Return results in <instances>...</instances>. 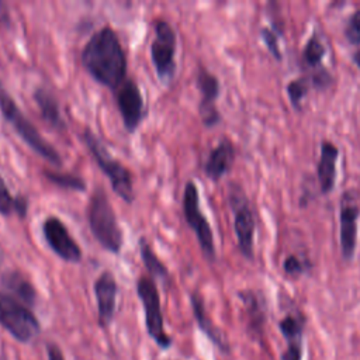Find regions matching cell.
Returning a JSON list of instances; mask_svg holds the SVG:
<instances>
[{
    "label": "cell",
    "mask_w": 360,
    "mask_h": 360,
    "mask_svg": "<svg viewBox=\"0 0 360 360\" xmlns=\"http://www.w3.org/2000/svg\"><path fill=\"white\" fill-rule=\"evenodd\" d=\"M82 63L97 83L112 91L127 79V55L117 32L110 25L91 34L82 51Z\"/></svg>",
    "instance_id": "obj_1"
},
{
    "label": "cell",
    "mask_w": 360,
    "mask_h": 360,
    "mask_svg": "<svg viewBox=\"0 0 360 360\" xmlns=\"http://www.w3.org/2000/svg\"><path fill=\"white\" fill-rule=\"evenodd\" d=\"M87 219L90 231L100 246L112 255H118L124 236L115 211L103 187H97L89 200Z\"/></svg>",
    "instance_id": "obj_2"
},
{
    "label": "cell",
    "mask_w": 360,
    "mask_h": 360,
    "mask_svg": "<svg viewBox=\"0 0 360 360\" xmlns=\"http://www.w3.org/2000/svg\"><path fill=\"white\" fill-rule=\"evenodd\" d=\"M0 111L3 118L13 127V129L18 134V136L31 148L37 155L44 158L51 165L60 167L62 166V156L53 148L51 142H48L37 127L25 117L22 110L18 107L15 100L11 94L0 86Z\"/></svg>",
    "instance_id": "obj_3"
},
{
    "label": "cell",
    "mask_w": 360,
    "mask_h": 360,
    "mask_svg": "<svg viewBox=\"0 0 360 360\" xmlns=\"http://www.w3.org/2000/svg\"><path fill=\"white\" fill-rule=\"evenodd\" d=\"M80 136L100 170L108 177L115 194H118L127 204H132L135 200V191L131 170L110 153L105 145L90 128H84Z\"/></svg>",
    "instance_id": "obj_4"
},
{
    "label": "cell",
    "mask_w": 360,
    "mask_h": 360,
    "mask_svg": "<svg viewBox=\"0 0 360 360\" xmlns=\"http://www.w3.org/2000/svg\"><path fill=\"white\" fill-rule=\"evenodd\" d=\"M0 326L21 343H30L41 332L31 308L4 291H0Z\"/></svg>",
    "instance_id": "obj_5"
},
{
    "label": "cell",
    "mask_w": 360,
    "mask_h": 360,
    "mask_svg": "<svg viewBox=\"0 0 360 360\" xmlns=\"http://www.w3.org/2000/svg\"><path fill=\"white\" fill-rule=\"evenodd\" d=\"M153 39L150 42V60L163 84H170L176 76L177 34L169 21L158 18L153 24Z\"/></svg>",
    "instance_id": "obj_6"
},
{
    "label": "cell",
    "mask_w": 360,
    "mask_h": 360,
    "mask_svg": "<svg viewBox=\"0 0 360 360\" xmlns=\"http://www.w3.org/2000/svg\"><path fill=\"white\" fill-rule=\"evenodd\" d=\"M136 294L143 308L148 335L160 349L170 347L172 338L165 329V321L160 308V295L156 281L150 276H141L136 280Z\"/></svg>",
    "instance_id": "obj_7"
},
{
    "label": "cell",
    "mask_w": 360,
    "mask_h": 360,
    "mask_svg": "<svg viewBox=\"0 0 360 360\" xmlns=\"http://www.w3.org/2000/svg\"><path fill=\"white\" fill-rule=\"evenodd\" d=\"M183 215L187 225L195 233L198 245L208 260L215 259V245H214V235L210 226L208 219L202 214L200 208V198H198V188L193 180H188L183 190Z\"/></svg>",
    "instance_id": "obj_8"
},
{
    "label": "cell",
    "mask_w": 360,
    "mask_h": 360,
    "mask_svg": "<svg viewBox=\"0 0 360 360\" xmlns=\"http://www.w3.org/2000/svg\"><path fill=\"white\" fill-rule=\"evenodd\" d=\"M112 93L127 132H135L146 117V104L138 83L125 79Z\"/></svg>",
    "instance_id": "obj_9"
},
{
    "label": "cell",
    "mask_w": 360,
    "mask_h": 360,
    "mask_svg": "<svg viewBox=\"0 0 360 360\" xmlns=\"http://www.w3.org/2000/svg\"><path fill=\"white\" fill-rule=\"evenodd\" d=\"M42 235L51 250L68 263H77L83 257L79 243L72 238L63 221L49 215L42 222Z\"/></svg>",
    "instance_id": "obj_10"
},
{
    "label": "cell",
    "mask_w": 360,
    "mask_h": 360,
    "mask_svg": "<svg viewBox=\"0 0 360 360\" xmlns=\"http://www.w3.org/2000/svg\"><path fill=\"white\" fill-rule=\"evenodd\" d=\"M229 201L235 212L233 228H235L239 249L246 257L250 259L253 256V233H255L253 214L249 208L246 197L240 190H236V188L231 190Z\"/></svg>",
    "instance_id": "obj_11"
},
{
    "label": "cell",
    "mask_w": 360,
    "mask_h": 360,
    "mask_svg": "<svg viewBox=\"0 0 360 360\" xmlns=\"http://www.w3.org/2000/svg\"><path fill=\"white\" fill-rule=\"evenodd\" d=\"M97 301V321L101 328H108L117 307L118 284L115 276L110 270H104L94 281L93 285Z\"/></svg>",
    "instance_id": "obj_12"
},
{
    "label": "cell",
    "mask_w": 360,
    "mask_h": 360,
    "mask_svg": "<svg viewBox=\"0 0 360 360\" xmlns=\"http://www.w3.org/2000/svg\"><path fill=\"white\" fill-rule=\"evenodd\" d=\"M197 87L201 93V101L198 104L201 121L205 127H212L221 120L215 105V100L219 96V82L217 76H214L205 68H200L197 73Z\"/></svg>",
    "instance_id": "obj_13"
},
{
    "label": "cell",
    "mask_w": 360,
    "mask_h": 360,
    "mask_svg": "<svg viewBox=\"0 0 360 360\" xmlns=\"http://www.w3.org/2000/svg\"><path fill=\"white\" fill-rule=\"evenodd\" d=\"M278 326L284 339L287 340V347L281 353L280 360H302V316L288 314L280 321Z\"/></svg>",
    "instance_id": "obj_14"
},
{
    "label": "cell",
    "mask_w": 360,
    "mask_h": 360,
    "mask_svg": "<svg viewBox=\"0 0 360 360\" xmlns=\"http://www.w3.org/2000/svg\"><path fill=\"white\" fill-rule=\"evenodd\" d=\"M34 100L39 108L41 118L56 132L66 131V122L62 117L59 101L55 94L45 86H38L34 90Z\"/></svg>",
    "instance_id": "obj_15"
},
{
    "label": "cell",
    "mask_w": 360,
    "mask_h": 360,
    "mask_svg": "<svg viewBox=\"0 0 360 360\" xmlns=\"http://www.w3.org/2000/svg\"><path fill=\"white\" fill-rule=\"evenodd\" d=\"M235 159V149L228 139H222L208 155L204 163V173L212 180L218 181L232 166Z\"/></svg>",
    "instance_id": "obj_16"
},
{
    "label": "cell",
    "mask_w": 360,
    "mask_h": 360,
    "mask_svg": "<svg viewBox=\"0 0 360 360\" xmlns=\"http://www.w3.org/2000/svg\"><path fill=\"white\" fill-rule=\"evenodd\" d=\"M1 285L10 295L25 304L34 307L37 302V290L34 284L20 270H7L1 274Z\"/></svg>",
    "instance_id": "obj_17"
},
{
    "label": "cell",
    "mask_w": 360,
    "mask_h": 360,
    "mask_svg": "<svg viewBox=\"0 0 360 360\" xmlns=\"http://www.w3.org/2000/svg\"><path fill=\"white\" fill-rule=\"evenodd\" d=\"M359 208L354 204L343 202L340 208V246L345 259H350L356 248Z\"/></svg>",
    "instance_id": "obj_18"
},
{
    "label": "cell",
    "mask_w": 360,
    "mask_h": 360,
    "mask_svg": "<svg viewBox=\"0 0 360 360\" xmlns=\"http://www.w3.org/2000/svg\"><path fill=\"white\" fill-rule=\"evenodd\" d=\"M190 301H191V308H193V314H194V318H195V322L198 325V328L210 338V340L217 345L221 350L224 352H228V345L221 333V330L212 323V321L210 319V316L207 315V311H205V307H204V301L201 298V295L194 291L191 295H190Z\"/></svg>",
    "instance_id": "obj_19"
},
{
    "label": "cell",
    "mask_w": 360,
    "mask_h": 360,
    "mask_svg": "<svg viewBox=\"0 0 360 360\" xmlns=\"http://www.w3.org/2000/svg\"><path fill=\"white\" fill-rule=\"evenodd\" d=\"M338 155H339V150L332 142L329 141L322 142L321 160L318 163V179H319L322 193L330 191L335 184V177H336L335 165H336Z\"/></svg>",
    "instance_id": "obj_20"
},
{
    "label": "cell",
    "mask_w": 360,
    "mask_h": 360,
    "mask_svg": "<svg viewBox=\"0 0 360 360\" xmlns=\"http://www.w3.org/2000/svg\"><path fill=\"white\" fill-rule=\"evenodd\" d=\"M138 246H139V255H141L142 263H143L145 269L148 270V273L150 274V277L153 280H159L165 284H169L170 283L169 270H167L166 264L158 257V255L152 249L148 239L143 238V236L139 238Z\"/></svg>",
    "instance_id": "obj_21"
},
{
    "label": "cell",
    "mask_w": 360,
    "mask_h": 360,
    "mask_svg": "<svg viewBox=\"0 0 360 360\" xmlns=\"http://www.w3.org/2000/svg\"><path fill=\"white\" fill-rule=\"evenodd\" d=\"M44 176L46 180L60 188L73 190V191H86L87 184L86 180L80 176L72 174V173H63V172H55V170H44Z\"/></svg>",
    "instance_id": "obj_22"
},
{
    "label": "cell",
    "mask_w": 360,
    "mask_h": 360,
    "mask_svg": "<svg viewBox=\"0 0 360 360\" xmlns=\"http://www.w3.org/2000/svg\"><path fill=\"white\" fill-rule=\"evenodd\" d=\"M240 300L245 304L248 318H249V328L255 330L256 333H262V325H263V312L260 302L257 297L252 291H242L239 292Z\"/></svg>",
    "instance_id": "obj_23"
},
{
    "label": "cell",
    "mask_w": 360,
    "mask_h": 360,
    "mask_svg": "<svg viewBox=\"0 0 360 360\" xmlns=\"http://www.w3.org/2000/svg\"><path fill=\"white\" fill-rule=\"evenodd\" d=\"M325 53V46L319 41L318 35H312L304 49V58L309 65H318Z\"/></svg>",
    "instance_id": "obj_24"
},
{
    "label": "cell",
    "mask_w": 360,
    "mask_h": 360,
    "mask_svg": "<svg viewBox=\"0 0 360 360\" xmlns=\"http://www.w3.org/2000/svg\"><path fill=\"white\" fill-rule=\"evenodd\" d=\"M15 197L10 193L4 179L0 176V215L10 217L15 214Z\"/></svg>",
    "instance_id": "obj_25"
},
{
    "label": "cell",
    "mask_w": 360,
    "mask_h": 360,
    "mask_svg": "<svg viewBox=\"0 0 360 360\" xmlns=\"http://www.w3.org/2000/svg\"><path fill=\"white\" fill-rule=\"evenodd\" d=\"M345 35L352 44H360V8L349 17L345 27Z\"/></svg>",
    "instance_id": "obj_26"
},
{
    "label": "cell",
    "mask_w": 360,
    "mask_h": 360,
    "mask_svg": "<svg viewBox=\"0 0 360 360\" xmlns=\"http://www.w3.org/2000/svg\"><path fill=\"white\" fill-rule=\"evenodd\" d=\"M287 93L290 96V100L291 103L295 105V107H300V101L302 98V96L307 93V89H305V84L304 82L300 79V80H292L288 83L287 86Z\"/></svg>",
    "instance_id": "obj_27"
},
{
    "label": "cell",
    "mask_w": 360,
    "mask_h": 360,
    "mask_svg": "<svg viewBox=\"0 0 360 360\" xmlns=\"http://www.w3.org/2000/svg\"><path fill=\"white\" fill-rule=\"evenodd\" d=\"M262 38H263V41L266 42L269 51L273 53V56H274L276 59H280V58H281V52H280V49H278L277 38H276V35L273 34V31L269 30V28H262Z\"/></svg>",
    "instance_id": "obj_28"
},
{
    "label": "cell",
    "mask_w": 360,
    "mask_h": 360,
    "mask_svg": "<svg viewBox=\"0 0 360 360\" xmlns=\"http://www.w3.org/2000/svg\"><path fill=\"white\" fill-rule=\"evenodd\" d=\"M284 270L288 273V274H292V276H297V274H301L304 271V267L301 264V262L295 257V256H288L284 262Z\"/></svg>",
    "instance_id": "obj_29"
},
{
    "label": "cell",
    "mask_w": 360,
    "mask_h": 360,
    "mask_svg": "<svg viewBox=\"0 0 360 360\" xmlns=\"http://www.w3.org/2000/svg\"><path fill=\"white\" fill-rule=\"evenodd\" d=\"M15 198V215L24 219L28 214V198L24 194H17Z\"/></svg>",
    "instance_id": "obj_30"
},
{
    "label": "cell",
    "mask_w": 360,
    "mask_h": 360,
    "mask_svg": "<svg viewBox=\"0 0 360 360\" xmlns=\"http://www.w3.org/2000/svg\"><path fill=\"white\" fill-rule=\"evenodd\" d=\"M46 354H48V360H65V356H63L60 347L55 343L46 345Z\"/></svg>",
    "instance_id": "obj_31"
},
{
    "label": "cell",
    "mask_w": 360,
    "mask_h": 360,
    "mask_svg": "<svg viewBox=\"0 0 360 360\" xmlns=\"http://www.w3.org/2000/svg\"><path fill=\"white\" fill-rule=\"evenodd\" d=\"M330 80V76H329V73L326 72V70H323V69H321L315 76H314V83L316 84V86H321V87H323V86H326V83Z\"/></svg>",
    "instance_id": "obj_32"
},
{
    "label": "cell",
    "mask_w": 360,
    "mask_h": 360,
    "mask_svg": "<svg viewBox=\"0 0 360 360\" xmlns=\"http://www.w3.org/2000/svg\"><path fill=\"white\" fill-rule=\"evenodd\" d=\"M353 62L360 68V49H357V51L353 53Z\"/></svg>",
    "instance_id": "obj_33"
}]
</instances>
